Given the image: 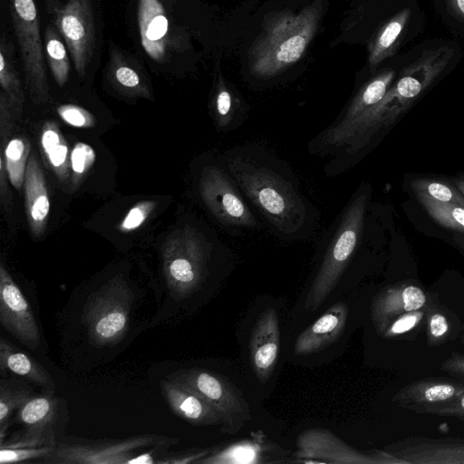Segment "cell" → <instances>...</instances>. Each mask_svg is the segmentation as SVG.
Wrapping results in <instances>:
<instances>
[{
    "instance_id": "19",
    "label": "cell",
    "mask_w": 464,
    "mask_h": 464,
    "mask_svg": "<svg viewBox=\"0 0 464 464\" xmlns=\"http://www.w3.org/2000/svg\"><path fill=\"white\" fill-rule=\"evenodd\" d=\"M425 304L426 295L416 285L392 287L375 298L372 305V318L376 329L382 332L393 317L418 311Z\"/></svg>"
},
{
    "instance_id": "10",
    "label": "cell",
    "mask_w": 464,
    "mask_h": 464,
    "mask_svg": "<svg viewBox=\"0 0 464 464\" xmlns=\"http://www.w3.org/2000/svg\"><path fill=\"white\" fill-rule=\"evenodd\" d=\"M199 192L208 210L226 226H256L255 217L223 169L206 167L200 175Z\"/></svg>"
},
{
    "instance_id": "8",
    "label": "cell",
    "mask_w": 464,
    "mask_h": 464,
    "mask_svg": "<svg viewBox=\"0 0 464 464\" xmlns=\"http://www.w3.org/2000/svg\"><path fill=\"white\" fill-rule=\"evenodd\" d=\"M167 378L198 393L222 418L224 430L236 433L251 419L250 409L241 392L224 376L209 370L190 368Z\"/></svg>"
},
{
    "instance_id": "7",
    "label": "cell",
    "mask_w": 464,
    "mask_h": 464,
    "mask_svg": "<svg viewBox=\"0 0 464 464\" xmlns=\"http://www.w3.org/2000/svg\"><path fill=\"white\" fill-rule=\"evenodd\" d=\"M9 6L29 92L34 102H45L49 86L35 0H9Z\"/></svg>"
},
{
    "instance_id": "11",
    "label": "cell",
    "mask_w": 464,
    "mask_h": 464,
    "mask_svg": "<svg viewBox=\"0 0 464 464\" xmlns=\"http://www.w3.org/2000/svg\"><path fill=\"white\" fill-rule=\"evenodd\" d=\"M0 323L17 340L31 349L40 343V333L30 304L18 285L0 265Z\"/></svg>"
},
{
    "instance_id": "12",
    "label": "cell",
    "mask_w": 464,
    "mask_h": 464,
    "mask_svg": "<svg viewBox=\"0 0 464 464\" xmlns=\"http://www.w3.org/2000/svg\"><path fill=\"white\" fill-rule=\"evenodd\" d=\"M385 453L394 463L464 464V440L411 437Z\"/></svg>"
},
{
    "instance_id": "22",
    "label": "cell",
    "mask_w": 464,
    "mask_h": 464,
    "mask_svg": "<svg viewBox=\"0 0 464 464\" xmlns=\"http://www.w3.org/2000/svg\"><path fill=\"white\" fill-rule=\"evenodd\" d=\"M0 368L2 372H11L46 392H53L55 384L46 370L33 357L15 345L1 338Z\"/></svg>"
},
{
    "instance_id": "4",
    "label": "cell",
    "mask_w": 464,
    "mask_h": 464,
    "mask_svg": "<svg viewBox=\"0 0 464 464\" xmlns=\"http://www.w3.org/2000/svg\"><path fill=\"white\" fill-rule=\"evenodd\" d=\"M178 438L143 434L121 440L71 439L56 443L41 462L60 464H130L135 451L149 446L169 447Z\"/></svg>"
},
{
    "instance_id": "45",
    "label": "cell",
    "mask_w": 464,
    "mask_h": 464,
    "mask_svg": "<svg viewBox=\"0 0 464 464\" xmlns=\"http://www.w3.org/2000/svg\"><path fill=\"white\" fill-rule=\"evenodd\" d=\"M158 450L157 448L151 450L150 451H146L140 454L136 455L130 461V464H148V463H157V459L154 458L155 452Z\"/></svg>"
},
{
    "instance_id": "47",
    "label": "cell",
    "mask_w": 464,
    "mask_h": 464,
    "mask_svg": "<svg viewBox=\"0 0 464 464\" xmlns=\"http://www.w3.org/2000/svg\"><path fill=\"white\" fill-rule=\"evenodd\" d=\"M47 11L49 14H53V12L60 7L59 0H45Z\"/></svg>"
},
{
    "instance_id": "25",
    "label": "cell",
    "mask_w": 464,
    "mask_h": 464,
    "mask_svg": "<svg viewBox=\"0 0 464 464\" xmlns=\"http://www.w3.org/2000/svg\"><path fill=\"white\" fill-rule=\"evenodd\" d=\"M40 144L53 172L61 180H67L71 170L69 147L56 123L48 121L44 125Z\"/></svg>"
},
{
    "instance_id": "43",
    "label": "cell",
    "mask_w": 464,
    "mask_h": 464,
    "mask_svg": "<svg viewBox=\"0 0 464 464\" xmlns=\"http://www.w3.org/2000/svg\"><path fill=\"white\" fill-rule=\"evenodd\" d=\"M449 331V324L446 317L440 314H433L429 321V333L433 338H440Z\"/></svg>"
},
{
    "instance_id": "37",
    "label": "cell",
    "mask_w": 464,
    "mask_h": 464,
    "mask_svg": "<svg viewBox=\"0 0 464 464\" xmlns=\"http://www.w3.org/2000/svg\"><path fill=\"white\" fill-rule=\"evenodd\" d=\"M155 208L156 202L152 200H143L135 204L118 225V230L122 233L136 230L144 224Z\"/></svg>"
},
{
    "instance_id": "38",
    "label": "cell",
    "mask_w": 464,
    "mask_h": 464,
    "mask_svg": "<svg viewBox=\"0 0 464 464\" xmlns=\"http://www.w3.org/2000/svg\"><path fill=\"white\" fill-rule=\"evenodd\" d=\"M54 446L55 445L0 449V463H16L36 459H44L53 450Z\"/></svg>"
},
{
    "instance_id": "35",
    "label": "cell",
    "mask_w": 464,
    "mask_h": 464,
    "mask_svg": "<svg viewBox=\"0 0 464 464\" xmlns=\"http://www.w3.org/2000/svg\"><path fill=\"white\" fill-rule=\"evenodd\" d=\"M95 160V151L89 144L79 141L73 146L70 152V168L75 184L89 172Z\"/></svg>"
},
{
    "instance_id": "39",
    "label": "cell",
    "mask_w": 464,
    "mask_h": 464,
    "mask_svg": "<svg viewBox=\"0 0 464 464\" xmlns=\"http://www.w3.org/2000/svg\"><path fill=\"white\" fill-rule=\"evenodd\" d=\"M60 118L75 128H92L95 125L94 116L87 110L75 104H63L57 108Z\"/></svg>"
},
{
    "instance_id": "28",
    "label": "cell",
    "mask_w": 464,
    "mask_h": 464,
    "mask_svg": "<svg viewBox=\"0 0 464 464\" xmlns=\"http://www.w3.org/2000/svg\"><path fill=\"white\" fill-rule=\"evenodd\" d=\"M63 40L55 25L49 24L44 32V54L49 69L60 87L67 82L70 72L68 49Z\"/></svg>"
},
{
    "instance_id": "48",
    "label": "cell",
    "mask_w": 464,
    "mask_h": 464,
    "mask_svg": "<svg viewBox=\"0 0 464 464\" xmlns=\"http://www.w3.org/2000/svg\"><path fill=\"white\" fill-rule=\"evenodd\" d=\"M457 187H458L459 190L464 195V180L458 181Z\"/></svg>"
},
{
    "instance_id": "34",
    "label": "cell",
    "mask_w": 464,
    "mask_h": 464,
    "mask_svg": "<svg viewBox=\"0 0 464 464\" xmlns=\"http://www.w3.org/2000/svg\"><path fill=\"white\" fill-rule=\"evenodd\" d=\"M411 187L415 189L416 193L424 194L434 200L464 207V198L450 187L443 183L427 179H416L412 181Z\"/></svg>"
},
{
    "instance_id": "13",
    "label": "cell",
    "mask_w": 464,
    "mask_h": 464,
    "mask_svg": "<svg viewBox=\"0 0 464 464\" xmlns=\"http://www.w3.org/2000/svg\"><path fill=\"white\" fill-rule=\"evenodd\" d=\"M394 78L395 71L386 68L368 81L353 97L341 120L324 132V143L342 147L354 123L383 98Z\"/></svg>"
},
{
    "instance_id": "6",
    "label": "cell",
    "mask_w": 464,
    "mask_h": 464,
    "mask_svg": "<svg viewBox=\"0 0 464 464\" xmlns=\"http://www.w3.org/2000/svg\"><path fill=\"white\" fill-rule=\"evenodd\" d=\"M207 248L190 228L174 232L162 246L163 272L167 285L177 298L192 294L205 277Z\"/></svg>"
},
{
    "instance_id": "32",
    "label": "cell",
    "mask_w": 464,
    "mask_h": 464,
    "mask_svg": "<svg viewBox=\"0 0 464 464\" xmlns=\"http://www.w3.org/2000/svg\"><path fill=\"white\" fill-rule=\"evenodd\" d=\"M420 201L430 213V215L440 225L464 231V207L434 200L424 194L417 193Z\"/></svg>"
},
{
    "instance_id": "18",
    "label": "cell",
    "mask_w": 464,
    "mask_h": 464,
    "mask_svg": "<svg viewBox=\"0 0 464 464\" xmlns=\"http://www.w3.org/2000/svg\"><path fill=\"white\" fill-rule=\"evenodd\" d=\"M138 24L144 51L160 62L166 53L169 22L160 0H138Z\"/></svg>"
},
{
    "instance_id": "24",
    "label": "cell",
    "mask_w": 464,
    "mask_h": 464,
    "mask_svg": "<svg viewBox=\"0 0 464 464\" xmlns=\"http://www.w3.org/2000/svg\"><path fill=\"white\" fill-rule=\"evenodd\" d=\"M59 399L53 392L44 391L32 395L17 411L16 420L25 430L53 433L52 428L56 420Z\"/></svg>"
},
{
    "instance_id": "27",
    "label": "cell",
    "mask_w": 464,
    "mask_h": 464,
    "mask_svg": "<svg viewBox=\"0 0 464 464\" xmlns=\"http://www.w3.org/2000/svg\"><path fill=\"white\" fill-rule=\"evenodd\" d=\"M33 390L24 380L2 379L0 382V442L5 440L10 417L31 396Z\"/></svg>"
},
{
    "instance_id": "33",
    "label": "cell",
    "mask_w": 464,
    "mask_h": 464,
    "mask_svg": "<svg viewBox=\"0 0 464 464\" xmlns=\"http://www.w3.org/2000/svg\"><path fill=\"white\" fill-rule=\"evenodd\" d=\"M213 106L218 125L227 128L234 121L236 101L220 74L217 77Z\"/></svg>"
},
{
    "instance_id": "1",
    "label": "cell",
    "mask_w": 464,
    "mask_h": 464,
    "mask_svg": "<svg viewBox=\"0 0 464 464\" xmlns=\"http://www.w3.org/2000/svg\"><path fill=\"white\" fill-rule=\"evenodd\" d=\"M228 172L244 194L282 235H296L308 218L307 206L295 184L270 164L231 156Z\"/></svg>"
},
{
    "instance_id": "30",
    "label": "cell",
    "mask_w": 464,
    "mask_h": 464,
    "mask_svg": "<svg viewBox=\"0 0 464 464\" xmlns=\"http://www.w3.org/2000/svg\"><path fill=\"white\" fill-rule=\"evenodd\" d=\"M110 76L114 83L130 93L148 94L140 73L116 50L111 53Z\"/></svg>"
},
{
    "instance_id": "44",
    "label": "cell",
    "mask_w": 464,
    "mask_h": 464,
    "mask_svg": "<svg viewBox=\"0 0 464 464\" xmlns=\"http://www.w3.org/2000/svg\"><path fill=\"white\" fill-rule=\"evenodd\" d=\"M445 371L464 379V357H452L443 364Z\"/></svg>"
},
{
    "instance_id": "16",
    "label": "cell",
    "mask_w": 464,
    "mask_h": 464,
    "mask_svg": "<svg viewBox=\"0 0 464 464\" xmlns=\"http://www.w3.org/2000/svg\"><path fill=\"white\" fill-rule=\"evenodd\" d=\"M301 458L322 459L324 462L384 463L348 447L333 433L324 430H310L300 434L297 440Z\"/></svg>"
},
{
    "instance_id": "17",
    "label": "cell",
    "mask_w": 464,
    "mask_h": 464,
    "mask_svg": "<svg viewBox=\"0 0 464 464\" xmlns=\"http://www.w3.org/2000/svg\"><path fill=\"white\" fill-rule=\"evenodd\" d=\"M347 316V304L344 302L335 303L297 336L295 353L310 355L333 343L343 331Z\"/></svg>"
},
{
    "instance_id": "21",
    "label": "cell",
    "mask_w": 464,
    "mask_h": 464,
    "mask_svg": "<svg viewBox=\"0 0 464 464\" xmlns=\"http://www.w3.org/2000/svg\"><path fill=\"white\" fill-rule=\"evenodd\" d=\"M463 392V382L423 380L402 388L393 397V401L412 411L418 407L450 401Z\"/></svg>"
},
{
    "instance_id": "29",
    "label": "cell",
    "mask_w": 464,
    "mask_h": 464,
    "mask_svg": "<svg viewBox=\"0 0 464 464\" xmlns=\"http://www.w3.org/2000/svg\"><path fill=\"white\" fill-rule=\"evenodd\" d=\"M30 154V142L24 138H14L2 150L7 177L11 184L20 189L24 184L26 167Z\"/></svg>"
},
{
    "instance_id": "20",
    "label": "cell",
    "mask_w": 464,
    "mask_h": 464,
    "mask_svg": "<svg viewBox=\"0 0 464 464\" xmlns=\"http://www.w3.org/2000/svg\"><path fill=\"white\" fill-rule=\"evenodd\" d=\"M24 186L29 227L34 237H39L46 227L50 200L44 175L33 153L28 160Z\"/></svg>"
},
{
    "instance_id": "26",
    "label": "cell",
    "mask_w": 464,
    "mask_h": 464,
    "mask_svg": "<svg viewBox=\"0 0 464 464\" xmlns=\"http://www.w3.org/2000/svg\"><path fill=\"white\" fill-rule=\"evenodd\" d=\"M0 84L11 106L21 111L24 92L14 56V46L9 37L0 41Z\"/></svg>"
},
{
    "instance_id": "2",
    "label": "cell",
    "mask_w": 464,
    "mask_h": 464,
    "mask_svg": "<svg viewBox=\"0 0 464 464\" xmlns=\"http://www.w3.org/2000/svg\"><path fill=\"white\" fill-rule=\"evenodd\" d=\"M322 13L323 3L317 0L298 12L270 14L249 50L252 74L273 77L299 61L316 34Z\"/></svg>"
},
{
    "instance_id": "42",
    "label": "cell",
    "mask_w": 464,
    "mask_h": 464,
    "mask_svg": "<svg viewBox=\"0 0 464 464\" xmlns=\"http://www.w3.org/2000/svg\"><path fill=\"white\" fill-rule=\"evenodd\" d=\"M207 451H183L169 453L159 459L157 463L161 464H183V463H197L200 458L205 456Z\"/></svg>"
},
{
    "instance_id": "23",
    "label": "cell",
    "mask_w": 464,
    "mask_h": 464,
    "mask_svg": "<svg viewBox=\"0 0 464 464\" xmlns=\"http://www.w3.org/2000/svg\"><path fill=\"white\" fill-rule=\"evenodd\" d=\"M411 11L405 7L386 20L372 38L368 46V63L374 70L396 52L405 33Z\"/></svg>"
},
{
    "instance_id": "15",
    "label": "cell",
    "mask_w": 464,
    "mask_h": 464,
    "mask_svg": "<svg viewBox=\"0 0 464 464\" xmlns=\"http://www.w3.org/2000/svg\"><path fill=\"white\" fill-rule=\"evenodd\" d=\"M160 390L171 411L183 420L196 426L222 424L215 408L192 389L166 378Z\"/></svg>"
},
{
    "instance_id": "3",
    "label": "cell",
    "mask_w": 464,
    "mask_h": 464,
    "mask_svg": "<svg viewBox=\"0 0 464 464\" xmlns=\"http://www.w3.org/2000/svg\"><path fill=\"white\" fill-rule=\"evenodd\" d=\"M367 195L362 192L357 194L347 206L306 295V311L313 312L319 308L348 266L362 230Z\"/></svg>"
},
{
    "instance_id": "9",
    "label": "cell",
    "mask_w": 464,
    "mask_h": 464,
    "mask_svg": "<svg viewBox=\"0 0 464 464\" xmlns=\"http://www.w3.org/2000/svg\"><path fill=\"white\" fill-rule=\"evenodd\" d=\"M80 77H83L95 48V24L90 0H67L52 14Z\"/></svg>"
},
{
    "instance_id": "46",
    "label": "cell",
    "mask_w": 464,
    "mask_h": 464,
    "mask_svg": "<svg viewBox=\"0 0 464 464\" xmlns=\"http://www.w3.org/2000/svg\"><path fill=\"white\" fill-rule=\"evenodd\" d=\"M450 12L464 22V0H446Z\"/></svg>"
},
{
    "instance_id": "31",
    "label": "cell",
    "mask_w": 464,
    "mask_h": 464,
    "mask_svg": "<svg viewBox=\"0 0 464 464\" xmlns=\"http://www.w3.org/2000/svg\"><path fill=\"white\" fill-rule=\"evenodd\" d=\"M261 448L256 442L240 441L199 459L197 463H256L261 460Z\"/></svg>"
},
{
    "instance_id": "41",
    "label": "cell",
    "mask_w": 464,
    "mask_h": 464,
    "mask_svg": "<svg viewBox=\"0 0 464 464\" xmlns=\"http://www.w3.org/2000/svg\"><path fill=\"white\" fill-rule=\"evenodd\" d=\"M421 314L418 311L401 314L384 330L385 336H394L411 330L420 322Z\"/></svg>"
},
{
    "instance_id": "36",
    "label": "cell",
    "mask_w": 464,
    "mask_h": 464,
    "mask_svg": "<svg viewBox=\"0 0 464 464\" xmlns=\"http://www.w3.org/2000/svg\"><path fill=\"white\" fill-rule=\"evenodd\" d=\"M56 445L53 433L25 430L14 434L8 440L0 442V449H16Z\"/></svg>"
},
{
    "instance_id": "14",
    "label": "cell",
    "mask_w": 464,
    "mask_h": 464,
    "mask_svg": "<svg viewBox=\"0 0 464 464\" xmlns=\"http://www.w3.org/2000/svg\"><path fill=\"white\" fill-rule=\"evenodd\" d=\"M280 333L278 316L268 307L258 316L249 342L250 360L256 378L263 383L272 375L278 358Z\"/></svg>"
},
{
    "instance_id": "5",
    "label": "cell",
    "mask_w": 464,
    "mask_h": 464,
    "mask_svg": "<svg viewBox=\"0 0 464 464\" xmlns=\"http://www.w3.org/2000/svg\"><path fill=\"white\" fill-rule=\"evenodd\" d=\"M132 304V292L118 277L93 293L86 302L82 316L90 339L98 345L119 342L128 328Z\"/></svg>"
},
{
    "instance_id": "40",
    "label": "cell",
    "mask_w": 464,
    "mask_h": 464,
    "mask_svg": "<svg viewBox=\"0 0 464 464\" xmlns=\"http://www.w3.org/2000/svg\"><path fill=\"white\" fill-rule=\"evenodd\" d=\"M412 411L440 416H451L464 421V392L459 396L438 404L418 407Z\"/></svg>"
}]
</instances>
